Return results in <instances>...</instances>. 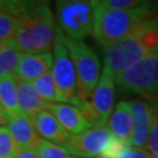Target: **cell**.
I'll list each match as a JSON object with an SVG mask.
<instances>
[{"mask_svg":"<svg viewBox=\"0 0 158 158\" xmlns=\"http://www.w3.org/2000/svg\"><path fill=\"white\" fill-rule=\"evenodd\" d=\"M17 90L19 110L28 119H32L40 111L47 110L49 103L35 93L31 83L17 79Z\"/></svg>","mask_w":158,"mask_h":158,"instance_id":"cell-16","label":"cell"},{"mask_svg":"<svg viewBox=\"0 0 158 158\" xmlns=\"http://www.w3.org/2000/svg\"><path fill=\"white\" fill-rule=\"evenodd\" d=\"M118 158H149V155H148L147 150L128 147L122 151Z\"/></svg>","mask_w":158,"mask_h":158,"instance_id":"cell-26","label":"cell"},{"mask_svg":"<svg viewBox=\"0 0 158 158\" xmlns=\"http://www.w3.org/2000/svg\"><path fill=\"white\" fill-rule=\"evenodd\" d=\"M131 115V141L130 144L136 149L145 148L152 128L155 109L148 102L142 100L128 101Z\"/></svg>","mask_w":158,"mask_h":158,"instance_id":"cell-10","label":"cell"},{"mask_svg":"<svg viewBox=\"0 0 158 158\" xmlns=\"http://www.w3.org/2000/svg\"><path fill=\"white\" fill-rule=\"evenodd\" d=\"M31 85L35 93L46 102H48V103H67L64 97L61 95V93L57 89L56 85L53 80V76H52L51 70L44 74L42 76L38 77Z\"/></svg>","mask_w":158,"mask_h":158,"instance_id":"cell-18","label":"cell"},{"mask_svg":"<svg viewBox=\"0 0 158 158\" xmlns=\"http://www.w3.org/2000/svg\"><path fill=\"white\" fill-rule=\"evenodd\" d=\"M47 110L54 115L59 123L70 135H79L93 127V124L83 116L79 108L73 104L49 103Z\"/></svg>","mask_w":158,"mask_h":158,"instance_id":"cell-13","label":"cell"},{"mask_svg":"<svg viewBox=\"0 0 158 158\" xmlns=\"http://www.w3.org/2000/svg\"><path fill=\"white\" fill-rule=\"evenodd\" d=\"M18 148L6 127L0 125V158H15Z\"/></svg>","mask_w":158,"mask_h":158,"instance_id":"cell-22","label":"cell"},{"mask_svg":"<svg viewBox=\"0 0 158 158\" xmlns=\"http://www.w3.org/2000/svg\"><path fill=\"white\" fill-rule=\"evenodd\" d=\"M15 158H38V156L32 149H18Z\"/></svg>","mask_w":158,"mask_h":158,"instance_id":"cell-27","label":"cell"},{"mask_svg":"<svg viewBox=\"0 0 158 158\" xmlns=\"http://www.w3.org/2000/svg\"><path fill=\"white\" fill-rule=\"evenodd\" d=\"M0 103L10 116L20 114L18 106L17 77L14 75L0 79Z\"/></svg>","mask_w":158,"mask_h":158,"instance_id":"cell-17","label":"cell"},{"mask_svg":"<svg viewBox=\"0 0 158 158\" xmlns=\"http://www.w3.org/2000/svg\"><path fill=\"white\" fill-rule=\"evenodd\" d=\"M115 85L141 96L158 94V57L149 53L123 73L114 76Z\"/></svg>","mask_w":158,"mask_h":158,"instance_id":"cell-6","label":"cell"},{"mask_svg":"<svg viewBox=\"0 0 158 158\" xmlns=\"http://www.w3.org/2000/svg\"><path fill=\"white\" fill-rule=\"evenodd\" d=\"M107 128L111 132V135L128 143L131 147L130 141H131L132 124H131V115H130L128 101H119L115 106L108 119Z\"/></svg>","mask_w":158,"mask_h":158,"instance_id":"cell-15","label":"cell"},{"mask_svg":"<svg viewBox=\"0 0 158 158\" xmlns=\"http://www.w3.org/2000/svg\"><path fill=\"white\" fill-rule=\"evenodd\" d=\"M97 2L106 8L119 10V11L134 10V8H137L145 4L144 1H137V0H102V1H97Z\"/></svg>","mask_w":158,"mask_h":158,"instance_id":"cell-24","label":"cell"},{"mask_svg":"<svg viewBox=\"0 0 158 158\" xmlns=\"http://www.w3.org/2000/svg\"><path fill=\"white\" fill-rule=\"evenodd\" d=\"M158 18L149 2L134 10L119 11L101 6L95 1V25L94 38L103 47H109L114 42L128 36L139 28L143 23Z\"/></svg>","mask_w":158,"mask_h":158,"instance_id":"cell-2","label":"cell"},{"mask_svg":"<svg viewBox=\"0 0 158 158\" xmlns=\"http://www.w3.org/2000/svg\"><path fill=\"white\" fill-rule=\"evenodd\" d=\"M53 64L51 73L59 91L68 104L79 107L81 102L77 98V80L75 67L70 59L64 42V35L55 23V34L53 44Z\"/></svg>","mask_w":158,"mask_h":158,"instance_id":"cell-5","label":"cell"},{"mask_svg":"<svg viewBox=\"0 0 158 158\" xmlns=\"http://www.w3.org/2000/svg\"><path fill=\"white\" fill-rule=\"evenodd\" d=\"M5 6L19 23L11 44L21 54L49 53L53 49L55 19L47 2L6 0Z\"/></svg>","mask_w":158,"mask_h":158,"instance_id":"cell-1","label":"cell"},{"mask_svg":"<svg viewBox=\"0 0 158 158\" xmlns=\"http://www.w3.org/2000/svg\"><path fill=\"white\" fill-rule=\"evenodd\" d=\"M128 147H130L128 143L121 141L115 136H111L103 151L96 158H118L122 151Z\"/></svg>","mask_w":158,"mask_h":158,"instance_id":"cell-23","label":"cell"},{"mask_svg":"<svg viewBox=\"0 0 158 158\" xmlns=\"http://www.w3.org/2000/svg\"><path fill=\"white\" fill-rule=\"evenodd\" d=\"M18 149L34 150L39 143L40 137L34 129L32 122L23 114L12 115L5 125Z\"/></svg>","mask_w":158,"mask_h":158,"instance_id":"cell-14","label":"cell"},{"mask_svg":"<svg viewBox=\"0 0 158 158\" xmlns=\"http://www.w3.org/2000/svg\"><path fill=\"white\" fill-rule=\"evenodd\" d=\"M72 158H88V157H80V156H72Z\"/></svg>","mask_w":158,"mask_h":158,"instance_id":"cell-30","label":"cell"},{"mask_svg":"<svg viewBox=\"0 0 158 158\" xmlns=\"http://www.w3.org/2000/svg\"><path fill=\"white\" fill-rule=\"evenodd\" d=\"M38 158H72V155L63 147L40 138L34 149Z\"/></svg>","mask_w":158,"mask_h":158,"instance_id":"cell-21","label":"cell"},{"mask_svg":"<svg viewBox=\"0 0 158 158\" xmlns=\"http://www.w3.org/2000/svg\"><path fill=\"white\" fill-rule=\"evenodd\" d=\"M149 158H158V155H149Z\"/></svg>","mask_w":158,"mask_h":158,"instance_id":"cell-29","label":"cell"},{"mask_svg":"<svg viewBox=\"0 0 158 158\" xmlns=\"http://www.w3.org/2000/svg\"><path fill=\"white\" fill-rule=\"evenodd\" d=\"M53 64V54H21L14 76L20 81L32 83L33 81L49 72Z\"/></svg>","mask_w":158,"mask_h":158,"instance_id":"cell-12","label":"cell"},{"mask_svg":"<svg viewBox=\"0 0 158 158\" xmlns=\"http://www.w3.org/2000/svg\"><path fill=\"white\" fill-rule=\"evenodd\" d=\"M64 42L75 67L77 98L80 102L89 101L101 77L100 59L85 41L69 40L64 36Z\"/></svg>","mask_w":158,"mask_h":158,"instance_id":"cell-4","label":"cell"},{"mask_svg":"<svg viewBox=\"0 0 158 158\" xmlns=\"http://www.w3.org/2000/svg\"><path fill=\"white\" fill-rule=\"evenodd\" d=\"M149 53L150 49L143 40L141 32L135 31L106 48L104 67L115 76L134 66Z\"/></svg>","mask_w":158,"mask_h":158,"instance_id":"cell-8","label":"cell"},{"mask_svg":"<svg viewBox=\"0 0 158 158\" xmlns=\"http://www.w3.org/2000/svg\"><path fill=\"white\" fill-rule=\"evenodd\" d=\"M21 53L10 44L0 46V79L8 75H14Z\"/></svg>","mask_w":158,"mask_h":158,"instance_id":"cell-19","label":"cell"},{"mask_svg":"<svg viewBox=\"0 0 158 158\" xmlns=\"http://www.w3.org/2000/svg\"><path fill=\"white\" fill-rule=\"evenodd\" d=\"M145 149L147 152H150V155H158V110H155L152 128Z\"/></svg>","mask_w":158,"mask_h":158,"instance_id":"cell-25","label":"cell"},{"mask_svg":"<svg viewBox=\"0 0 158 158\" xmlns=\"http://www.w3.org/2000/svg\"><path fill=\"white\" fill-rule=\"evenodd\" d=\"M18 17L0 1V46L10 44L18 28Z\"/></svg>","mask_w":158,"mask_h":158,"instance_id":"cell-20","label":"cell"},{"mask_svg":"<svg viewBox=\"0 0 158 158\" xmlns=\"http://www.w3.org/2000/svg\"><path fill=\"white\" fill-rule=\"evenodd\" d=\"M55 23L67 39L83 41L94 33L95 1L59 0Z\"/></svg>","mask_w":158,"mask_h":158,"instance_id":"cell-3","label":"cell"},{"mask_svg":"<svg viewBox=\"0 0 158 158\" xmlns=\"http://www.w3.org/2000/svg\"><path fill=\"white\" fill-rule=\"evenodd\" d=\"M29 121L32 122L40 138L60 147H67L72 135L64 130V128L59 123V121L54 117V115L48 110L40 111Z\"/></svg>","mask_w":158,"mask_h":158,"instance_id":"cell-11","label":"cell"},{"mask_svg":"<svg viewBox=\"0 0 158 158\" xmlns=\"http://www.w3.org/2000/svg\"><path fill=\"white\" fill-rule=\"evenodd\" d=\"M111 136L107 127H91L79 135H72L64 149L72 156L97 157L103 151Z\"/></svg>","mask_w":158,"mask_h":158,"instance_id":"cell-9","label":"cell"},{"mask_svg":"<svg viewBox=\"0 0 158 158\" xmlns=\"http://www.w3.org/2000/svg\"><path fill=\"white\" fill-rule=\"evenodd\" d=\"M115 79L114 74L104 67L100 81L90 96V101L81 102L79 109L93 127H107L114 110Z\"/></svg>","mask_w":158,"mask_h":158,"instance_id":"cell-7","label":"cell"},{"mask_svg":"<svg viewBox=\"0 0 158 158\" xmlns=\"http://www.w3.org/2000/svg\"><path fill=\"white\" fill-rule=\"evenodd\" d=\"M8 118H10V115H8V113L2 108L1 103H0V125H1V127H5V125L7 124V122H8Z\"/></svg>","mask_w":158,"mask_h":158,"instance_id":"cell-28","label":"cell"}]
</instances>
